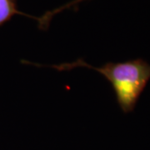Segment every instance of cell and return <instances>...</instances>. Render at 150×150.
Returning <instances> with one entry per match:
<instances>
[{"label": "cell", "mask_w": 150, "mask_h": 150, "mask_svg": "<svg viewBox=\"0 0 150 150\" xmlns=\"http://www.w3.org/2000/svg\"><path fill=\"white\" fill-rule=\"evenodd\" d=\"M59 71L75 68H88L100 73L111 83L116 99L124 113L132 112L140 95L150 80V64L141 59L123 63H107L102 67H93L83 59L59 65H49Z\"/></svg>", "instance_id": "1"}, {"label": "cell", "mask_w": 150, "mask_h": 150, "mask_svg": "<svg viewBox=\"0 0 150 150\" xmlns=\"http://www.w3.org/2000/svg\"><path fill=\"white\" fill-rule=\"evenodd\" d=\"M17 14L29 17L31 18L36 19L38 23L40 22V18L28 15L18 10L17 6V0H0V27Z\"/></svg>", "instance_id": "2"}, {"label": "cell", "mask_w": 150, "mask_h": 150, "mask_svg": "<svg viewBox=\"0 0 150 150\" xmlns=\"http://www.w3.org/2000/svg\"><path fill=\"white\" fill-rule=\"evenodd\" d=\"M82 1H84V0H74V1H72V2H70L69 4H64V5L63 6V7H60L59 8H56V9H54L53 11H50V13H51V15L52 16H54V14H56V13H58L59 12H61L62 10H64L65 8H69L71 7H76L77 4H79V3H80Z\"/></svg>", "instance_id": "3"}]
</instances>
